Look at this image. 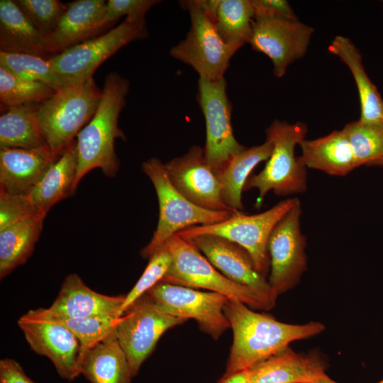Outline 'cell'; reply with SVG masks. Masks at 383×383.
I'll list each match as a JSON object with an SVG mask.
<instances>
[{
	"instance_id": "cell-1",
	"label": "cell",
	"mask_w": 383,
	"mask_h": 383,
	"mask_svg": "<svg viewBox=\"0 0 383 383\" xmlns=\"http://www.w3.org/2000/svg\"><path fill=\"white\" fill-rule=\"evenodd\" d=\"M224 311L233 331V341L221 378L247 370L286 348L292 342L313 337L326 328L318 321L283 323L233 299L228 300Z\"/></svg>"
},
{
	"instance_id": "cell-2",
	"label": "cell",
	"mask_w": 383,
	"mask_h": 383,
	"mask_svg": "<svg viewBox=\"0 0 383 383\" xmlns=\"http://www.w3.org/2000/svg\"><path fill=\"white\" fill-rule=\"evenodd\" d=\"M129 87L128 80L116 72L105 77L99 106L77 135L76 189L80 180L91 170L99 168L109 177L116 175L120 163L114 144L116 138L126 139L118 127V118L125 106Z\"/></svg>"
},
{
	"instance_id": "cell-3",
	"label": "cell",
	"mask_w": 383,
	"mask_h": 383,
	"mask_svg": "<svg viewBox=\"0 0 383 383\" xmlns=\"http://www.w3.org/2000/svg\"><path fill=\"white\" fill-rule=\"evenodd\" d=\"M307 131L303 122L289 123L279 120L266 129V140L273 145L272 154L264 169L249 177L243 187V192L258 189L257 209L270 191L283 196L306 191V167L295 156V148L305 139Z\"/></svg>"
},
{
	"instance_id": "cell-4",
	"label": "cell",
	"mask_w": 383,
	"mask_h": 383,
	"mask_svg": "<svg viewBox=\"0 0 383 383\" xmlns=\"http://www.w3.org/2000/svg\"><path fill=\"white\" fill-rule=\"evenodd\" d=\"M102 96L94 78L71 84L38 104L37 117L47 144L60 156L94 116Z\"/></svg>"
},
{
	"instance_id": "cell-5",
	"label": "cell",
	"mask_w": 383,
	"mask_h": 383,
	"mask_svg": "<svg viewBox=\"0 0 383 383\" xmlns=\"http://www.w3.org/2000/svg\"><path fill=\"white\" fill-rule=\"evenodd\" d=\"M142 170L155 189L159 202V219L150 243L140 255L148 258L178 232L189 227L223 221L235 212L211 211L199 207L183 196L172 184L162 163L151 157L142 164Z\"/></svg>"
},
{
	"instance_id": "cell-6",
	"label": "cell",
	"mask_w": 383,
	"mask_h": 383,
	"mask_svg": "<svg viewBox=\"0 0 383 383\" xmlns=\"http://www.w3.org/2000/svg\"><path fill=\"white\" fill-rule=\"evenodd\" d=\"M165 245L172 262L160 282L207 289L241 301L251 309L269 310L253 291L228 279L189 240L175 234Z\"/></svg>"
},
{
	"instance_id": "cell-7",
	"label": "cell",
	"mask_w": 383,
	"mask_h": 383,
	"mask_svg": "<svg viewBox=\"0 0 383 383\" xmlns=\"http://www.w3.org/2000/svg\"><path fill=\"white\" fill-rule=\"evenodd\" d=\"M297 199L291 198L283 200L267 211L257 214L248 215L242 211H236L223 221L189 227L177 235L183 238L213 235L232 241L247 250L257 271L267 277L270 266L267 250L270 235Z\"/></svg>"
},
{
	"instance_id": "cell-8",
	"label": "cell",
	"mask_w": 383,
	"mask_h": 383,
	"mask_svg": "<svg viewBox=\"0 0 383 383\" xmlns=\"http://www.w3.org/2000/svg\"><path fill=\"white\" fill-rule=\"evenodd\" d=\"M180 3L189 12L190 28L185 38L170 49V55L192 67L199 78H224L237 50L222 40L199 0Z\"/></svg>"
},
{
	"instance_id": "cell-9",
	"label": "cell",
	"mask_w": 383,
	"mask_h": 383,
	"mask_svg": "<svg viewBox=\"0 0 383 383\" xmlns=\"http://www.w3.org/2000/svg\"><path fill=\"white\" fill-rule=\"evenodd\" d=\"M186 321L167 313L147 293L119 317L116 334L126 355L133 377L138 374L160 337L167 330Z\"/></svg>"
},
{
	"instance_id": "cell-10",
	"label": "cell",
	"mask_w": 383,
	"mask_h": 383,
	"mask_svg": "<svg viewBox=\"0 0 383 383\" xmlns=\"http://www.w3.org/2000/svg\"><path fill=\"white\" fill-rule=\"evenodd\" d=\"M146 21L126 17L107 33L74 45L50 57L55 71L77 82L91 77L109 57L130 43L148 36Z\"/></svg>"
},
{
	"instance_id": "cell-11",
	"label": "cell",
	"mask_w": 383,
	"mask_h": 383,
	"mask_svg": "<svg viewBox=\"0 0 383 383\" xmlns=\"http://www.w3.org/2000/svg\"><path fill=\"white\" fill-rule=\"evenodd\" d=\"M196 100L206 123L204 155L217 174L231 156L246 148L233 135L232 105L228 97L225 77L216 80L199 78Z\"/></svg>"
},
{
	"instance_id": "cell-12",
	"label": "cell",
	"mask_w": 383,
	"mask_h": 383,
	"mask_svg": "<svg viewBox=\"0 0 383 383\" xmlns=\"http://www.w3.org/2000/svg\"><path fill=\"white\" fill-rule=\"evenodd\" d=\"M301 204L297 199L268 240V282L277 296L295 287L307 269L306 239L301 230Z\"/></svg>"
},
{
	"instance_id": "cell-13",
	"label": "cell",
	"mask_w": 383,
	"mask_h": 383,
	"mask_svg": "<svg viewBox=\"0 0 383 383\" xmlns=\"http://www.w3.org/2000/svg\"><path fill=\"white\" fill-rule=\"evenodd\" d=\"M147 294L167 313L195 320L199 328L214 340L230 328L224 311L229 298L225 295L165 282L157 283Z\"/></svg>"
},
{
	"instance_id": "cell-14",
	"label": "cell",
	"mask_w": 383,
	"mask_h": 383,
	"mask_svg": "<svg viewBox=\"0 0 383 383\" xmlns=\"http://www.w3.org/2000/svg\"><path fill=\"white\" fill-rule=\"evenodd\" d=\"M18 325L30 348L48 357L62 379L72 381L80 374L81 345L67 327L41 315L37 309L20 317Z\"/></svg>"
},
{
	"instance_id": "cell-15",
	"label": "cell",
	"mask_w": 383,
	"mask_h": 383,
	"mask_svg": "<svg viewBox=\"0 0 383 383\" xmlns=\"http://www.w3.org/2000/svg\"><path fill=\"white\" fill-rule=\"evenodd\" d=\"M314 30L299 19L255 16L249 44L271 60L276 77H282L288 66L306 54Z\"/></svg>"
},
{
	"instance_id": "cell-16",
	"label": "cell",
	"mask_w": 383,
	"mask_h": 383,
	"mask_svg": "<svg viewBox=\"0 0 383 383\" xmlns=\"http://www.w3.org/2000/svg\"><path fill=\"white\" fill-rule=\"evenodd\" d=\"M164 167L172 184L192 203L208 210L234 211L223 203L221 183L199 145H192Z\"/></svg>"
},
{
	"instance_id": "cell-17",
	"label": "cell",
	"mask_w": 383,
	"mask_h": 383,
	"mask_svg": "<svg viewBox=\"0 0 383 383\" xmlns=\"http://www.w3.org/2000/svg\"><path fill=\"white\" fill-rule=\"evenodd\" d=\"M184 239L194 245L228 279L253 291L269 310L274 306L278 296L266 277L257 271L250 254L243 248L213 235H200Z\"/></svg>"
},
{
	"instance_id": "cell-18",
	"label": "cell",
	"mask_w": 383,
	"mask_h": 383,
	"mask_svg": "<svg viewBox=\"0 0 383 383\" xmlns=\"http://www.w3.org/2000/svg\"><path fill=\"white\" fill-rule=\"evenodd\" d=\"M125 297L126 295L109 296L96 292L73 273L65 278L52 305L40 309L47 316L55 318L120 317Z\"/></svg>"
},
{
	"instance_id": "cell-19",
	"label": "cell",
	"mask_w": 383,
	"mask_h": 383,
	"mask_svg": "<svg viewBox=\"0 0 383 383\" xmlns=\"http://www.w3.org/2000/svg\"><path fill=\"white\" fill-rule=\"evenodd\" d=\"M60 156L48 144L38 148H0V190L28 194Z\"/></svg>"
},
{
	"instance_id": "cell-20",
	"label": "cell",
	"mask_w": 383,
	"mask_h": 383,
	"mask_svg": "<svg viewBox=\"0 0 383 383\" xmlns=\"http://www.w3.org/2000/svg\"><path fill=\"white\" fill-rule=\"evenodd\" d=\"M106 4L104 0H77L67 4L57 27L45 39L48 53H60L92 38L104 28Z\"/></svg>"
},
{
	"instance_id": "cell-21",
	"label": "cell",
	"mask_w": 383,
	"mask_h": 383,
	"mask_svg": "<svg viewBox=\"0 0 383 383\" xmlns=\"http://www.w3.org/2000/svg\"><path fill=\"white\" fill-rule=\"evenodd\" d=\"M316 355L303 356L289 346L248 369L249 383H312L325 374Z\"/></svg>"
},
{
	"instance_id": "cell-22",
	"label": "cell",
	"mask_w": 383,
	"mask_h": 383,
	"mask_svg": "<svg viewBox=\"0 0 383 383\" xmlns=\"http://www.w3.org/2000/svg\"><path fill=\"white\" fill-rule=\"evenodd\" d=\"M79 370L91 383H131L128 361L116 329L79 357Z\"/></svg>"
},
{
	"instance_id": "cell-23",
	"label": "cell",
	"mask_w": 383,
	"mask_h": 383,
	"mask_svg": "<svg viewBox=\"0 0 383 383\" xmlns=\"http://www.w3.org/2000/svg\"><path fill=\"white\" fill-rule=\"evenodd\" d=\"M328 50L348 66L353 77L360 103L359 121L383 127V99L365 70L359 50L348 38L342 35L335 36Z\"/></svg>"
},
{
	"instance_id": "cell-24",
	"label": "cell",
	"mask_w": 383,
	"mask_h": 383,
	"mask_svg": "<svg viewBox=\"0 0 383 383\" xmlns=\"http://www.w3.org/2000/svg\"><path fill=\"white\" fill-rule=\"evenodd\" d=\"M77 170V148L74 140L27 194L39 212L46 215L53 205L76 191Z\"/></svg>"
},
{
	"instance_id": "cell-25",
	"label": "cell",
	"mask_w": 383,
	"mask_h": 383,
	"mask_svg": "<svg viewBox=\"0 0 383 383\" xmlns=\"http://www.w3.org/2000/svg\"><path fill=\"white\" fill-rule=\"evenodd\" d=\"M298 157L306 167L333 176H345L358 167L348 140L343 131H334L314 140L304 139L299 144Z\"/></svg>"
},
{
	"instance_id": "cell-26",
	"label": "cell",
	"mask_w": 383,
	"mask_h": 383,
	"mask_svg": "<svg viewBox=\"0 0 383 383\" xmlns=\"http://www.w3.org/2000/svg\"><path fill=\"white\" fill-rule=\"evenodd\" d=\"M222 40L237 51L249 43L254 21L250 0H199Z\"/></svg>"
},
{
	"instance_id": "cell-27",
	"label": "cell",
	"mask_w": 383,
	"mask_h": 383,
	"mask_svg": "<svg viewBox=\"0 0 383 383\" xmlns=\"http://www.w3.org/2000/svg\"><path fill=\"white\" fill-rule=\"evenodd\" d=\"M0 50L50 58L43 37L16 1H0Z\"/></svg>"
},
{
	"instance_id": "cell-28",
	"label": "cell",
	"mask_w": 383,
	"mask_h": 383,
	"mask_svg": "<svg viewBox=\"0 0 383 383\" xmlns=\"http://www.w3.org/2000/svg\"><path fill=\"white\" fill-rule=\"evenodd\" d=\"M273 145L266 140L261 145L245 148L228 160L223 168L216 174L221 185L223 203L234 211H242V192L252 170L260 162L267 160Z\"/></svg>"
},
{
	"instance_id": "cell-29",
	"label": "cell",
	"mask_w": 383,
	"mask_h": 383,
	"mask_svg": "<svg viewBox=\"0 0 383 383\" xmlns=\"http://www.w3.org/2000/svg\"><path fill=\"white\" fill-rule=\"evenodd\" d=\"M40 213L0 231V278L24 264L32 255L43 226Z\"/></svg>"
},
{
	"instance_id": "cell-30",
	"label": "cell",
	"mask_w": 383,
	"mask_h": 383,
	"mask_svg": "<svg viewBox=\"0 0 383 383\" xmlns=\"http://www.w3.org/2000/svg\"><path fill=\"white\" fill-rule=\"evenodd\" d=\"M38 104L7 108L0 116V148H38L47 144L37 117Z\"/></svg>"
},
{
	"instance_id": "cell-31",
	"label": "cell",
	"mask_w": 383,
	"mask_h": 383,
	"mask_svg": "<svg viewBox=\"0 0 383 383\" xmlns=\"http://www.w3.org/2000/svg\"><path fill=\"white\" fill-rule=\"evenodd\" d=\"M49 59L30 54L0 51V67L20 77L44 83L55 91L78 83L57 73Z\"/></svg>"
},
{
	"instance_id": "cell-32",
	"label": "cell",
	"mask_w": 383,
	"mask_h": 383,
	"mask_svg": "<svg viewBox=\"0 0 383 383\" xmlns=\"http://www.w3.org/2000/svg\"><path fill=\"white\" fill-rule=\"evenodd\" d=\"M55 92L44 83L20 77L0 67V101L6 108L40 104Z\"/></svg>"
},
{
	"instance_id": "cell-33",
	"label": "cell",
	"mask_w": 383,
	"mask_h": 383,
	"mask_svg": "<svg viewBox=\"0 0 383 383\" xmlns=\"http://www.w3.org/2000/svg\"><path fill=\"white\" fill-rule=\"evenodd\" d=\"M342 131L351 146L357 167L373 165L383 156V127L358 120L347 123Z\"/></svg>"
},
{
	"instance_id": "cell-34",
	"label": "cell",
	"mask_w": 383,
	"mask_h": 383,
	"mask_svg": "<svg viewBox=\"0 0 383 383\" xmlns=\"http://www.w3.org/2000/svg\"><path fill=\"white\" fill-rule=\"evenodd\" d=\"M37 311L41 315L67 327L75 335L81 345L79 357L110 335L116 329L119 319V317L113 316L79 318H55L47 316L41 311L40 308L38 309Z\"/></svg>"
},
{
	"instance_id": "cell-35",
	"label": "cell",
	"mask_w": 383,
	"mask_h": 383,
	"mask_svg": "<svg viewBox=\"0 0 383 383\" xmlns=\"http://www.w3.org/2000/svg\"><path fill=\"white\" fill-rule=\"evenodd\" d=\"M172 262V255L165 244L149 257V262L132 289L126 295L119 315L126 311L140 297L160 282Z\"/></svg>"
},
{
	"instance_id": "cell-36",
	"label": "cell",
	"mask_w": 383,
	"mask_h": 383,
	"mask_svg": "<svg viewBox=\"0 0 383 383\" xmlns=\"http://www.w3.org/2000/svg\"><path fill=\"white\" fill-rule=\"evenodd\" d=\"M16 4L45 39L54 31L67 9L57 0H16Z\"/></svg>"
},
{
	"instance_id": "cell-37",
	"label": "cell",
	"mask_w": 383,
	"mask_h": 383,
	"mask_svg": "<svg viewBox=\"0 0 383 383\" xmlns=\"http://www.w3.org/2000/svg\"><path fill=\"white\" fill-rule=\"evenodd\" d=\"M40 213L27 194H13L0 190V231Z\"/></svg>"
},
{
	"instance_id": "cell-38",
	"label": "cell",
	"mask_w": 383,
	"mask_h": 383,
	"mask_svg": "<svg viewBox=\"0 0 383 383\" xmlns=\"http://www.w3.org/2000/svg\"><path fill=\"white\" fill-rule=\"evenodd\" d=\"M160 2L161 1L157 0H109L103 23L107 26L123 16L133 20L145 19L147 12Z\"/></svg>"
},
{
	"instance_id": "cell-39",
	"label": "cell",
	"mask_w": 383,
	"mask_h": 383,
	"mask_svg": "<svg viewBox=\"0 0 383 383\" xmlns=\"http://www.w3.org/2000/svg\"><path fill=\"white\" fill-rule=\"evenodd\" d=\"M255 16L298 19L289 3L286 0H250ZM254 16V17H255Z\"/></svg>"
},
{
	"instance_id": "cell-40",
	"label": "cell",
	"mask_w": 383,
	"mask_h": 383,
	"mask_svg": "<svg viewBox=\"0 0 383 383\" xmlns=\"http://www.w3.org/2000/svg\"><path fill=\"white\" fill-rule=\"evenodd\" d=\"M0 383H36L25 373L21 365L14 359L0 360Z\"/></svg>"
},
{
	"instance_id": "cell-41",
	"label": "cell",
	"mask_w": 383,
	"mask_h": 383,
	"mask_svg": "<svg viewBox=\"0 0 383 383\" xmlns=\"http://www.w3.org/2000/svg\"><path fill=\"white\" fill-rule=\"evenodd\" d=\"M218 383H249L248 369L221 378Z\"/></svg>"
},
{
	"instance_id": "cell-42",
	"label": "cell",
	"mask_w": 383,
	"mask_h": 383,
	"mask_svg": "<svg viewBox=\"0 0 383 383\" xmlns=\"http://www.w3.org/2000/svg\"><path fill=\"white\" fill-rule=\"evenodd\" d=\"M312 383H338L331 379L326 374H323L314 380Z\"/></svg>"
},
{
	"instance_id": "cell-43",
	"label": "cell",
	"mask_w": 383,
	"mask_h": 383,
	"mask_svg": "<svg viewBox=\"0 0 383 383\" xmlns=\"http://www.w3.org/2000/svg\"><path fill=\"white\" fill-rule=\"evenodd\" d=\"M373 165H377V166H382L383 167V156L379 159L377 161H376Z\"/></svg>"
},
{
	"instance_id": "cell-44",
	"label": "cell",
	"mask_w": 383,
	"mask_h": 383,
	"mask_svg": "<svg viewBox=\"0 0 383 383\" xmlns=\"http://www.w3.org/2000/svg\"><path fill=\"white\" fill-rule=\"evenodd\" d=\"M378 383H383V379L382 381H380L379 382H378Z\"/></svg>"
}]
</instances>
